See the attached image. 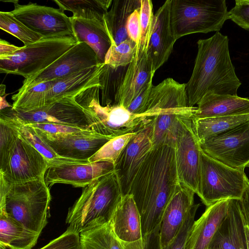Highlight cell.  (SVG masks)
I'll list each match as a JSON object with an SVG mask.
<instances>
[{
    "instance_id": "cell-1",
    "label": "cell",
    "mask_w": 249,
    "mask_h": 249,
    "mask_svg": "<svg viewBox=\"0 0 249 249\" xmlns=\"http://www.w3.org/2000/svg\"><path fill=\"white\" fill-rule=\"evenodd\" d=\"M175 145L154 146L131 184L132 195L139 211L145 244L159 233L166 206L180 182Z\"/></svg>"
},
{
    "instance_id": "cell-2",
    "label": "cell",
    "mask_w": 249,
    "mask_h": 249,
    "mask_svg": "<svg viewBox=\"0 0 249 249\" xmlns=\"http://www.w3.org/2000/svg\"><path fill=\"white\" fill-rule=\"evenodd\" d=\"M229 38L219 32L199 39L192 75L186 83L189 107L198 104L208 93L237 95L241 82L235 72L229 48Z\"/></svg>"
},
{
    "instance_id": "cell-3",
    "label": "cell",
    "mask_w": 249,
    "mask_h": 249,
    "mask_svg": "<svg viewBox=\"0 0 249 249\" xmlns=\"http://www.w3.org/2000/svg\"><path fill=\"white\" fill-rule=\"evenodd\" d=\"M51 200L44 178L14 184L0 178V213L39 235L48 223Z\"/></svg>"
},
{
    "instance_id": "cell-4",
    "label": "cell",
    "mask_w": 249,
    "mask_h": 249,
    "mask_svg": "<svg viewBox=\"0 0 249 249\" xmlns=\"http://www.w3.org/2000/svg\"><path fill=\"white\" fill-rule=\"evenodd\" d=\"M122 196L114 170L85 187L69 208L66 222L79 233L108 223Z\"/></svg>"
},
{
    "instance_id": "cell-5",
    "label": "cell",
    "mask_w": 249,
    "mask_h": 249,
    "mask_svg": "<svg viewBox=\"0 0 249 249\" xmlns=\"http://www.w3.org/2000/svg\"><path fill=\"white\" fill-rule=\"evenodd\" d=\"M196 108L188 106L186 83L167 78L153 86L145 113L155 115L151 123L154 146L175 145L179 118L194 117Z\"/></svg>"
},
{
    "instance_id": "cell-6",
    "label": "cell",
    "mask_w": 249,
    "mask_h": 249,
    "mask_svg": "<svg viewBox=\"0 0 249 249\" xmlns=\"http://www.w3.org/2000/svg\"><path fill=\"white\" fill-rule=\"evenodd\" d=\"M100 87H89L74 97L77 103L92 115L95 122L94 131L114 138L139 132L151 124L154 116L150 113L133 114L120 105H101L99 100Z\"/></svg>"
},
{
    "instance_id": "cell-7",
    "label": "cell",
    "mask_w": 249,
    "mask_h": 249,
    "mask_svg": "<svg viewBox=\"0 0 249 249\" xmlns=\"http://www.w3.org/2000/svg\"><path fill=\"white\" fill-rule=\"evenodd\" d=\"M77 43L71 36L43 37L12 54L0 56V72L28 79L44 70Z\"/></svg>"
},
{
    "instance_id": "cell-8",
    "label": "cell",
    "mask_w": 249,
    "mask_h": 249,
    "mask_svg": "<svg viewBox=\"0 0 249 249\" xmlns=\"http://www.w3.org/2000/svg\"><path fill=\"white\" fill-rule=\"evenodd\" d=\"M176 40L195 33L219 32L228 19L225 0H171Z\"/></svg>"
},
{
    "instance_id": "cell-9",
    "label": "cell",
    "mask_w": 249,
    "mask_h": 249,
    "mask_svg": "<svg viewBox=\"0 0 249 249\" xmlns=\"http://www.w3.org/2000/svg\"><path fill=\"white\" fill-rule=\"evenodd\" d=\"M244 169L230 167L201 149L197 195L206 207L223 200H240L245 187Z\"/></svg>"
},
{
    "instance_id": "cell-10",
    "label": "cell",
    "mask_w": 249,
    "mask_h": 249,
    "mask_svg": "<svg viewBox=\"0 0 249 249\" xmlns=\"http://www.w3.org/2000/svg\"><path fill=\"white\" fill-rule=\"evenodd\" d=\"M50 166L46 158L17 132L12 142L0 151V178L9 184L44 178Z\"/></svg>"
},
{
    "instance_id": "cell-11",
    "label": "cell",
    "mask_w": 249,
    "mask_h": 249,
    "mask_svg": "<svg viewBox=\"0 0 249 249\" xmlns=\"http://www.w3.org/2000/svg\"><path fill=\"white\" fill-rule=\"evenodd\" d=\"M193 118L182 116L179 118L175 148L179 181L197 195L201 148L195 131Z\"/></svg>"
},
{
    "instance_id": "cell-12",
    "label": "cell",
    "mask_w": 249,
    "mask_h": 249,
    "mask_svg": "<svg viewBox=\"0 0 249 249\" xmlns=\"http://www.w3.org/2000/svg\"><path fill=\"white\" fill-rule=\"evenodd\" d=\"M14 17L43 38L74 37L71 17L59 9L29 2L21 5L12 0Z\"/></svg>"
},
{
    "instance_id": "cell-13",
    "label": "cell",
    "mask_w": 249,
    "mask_h": 249,
    "mask_svg": "<svg viewBox=\"0 0 249 249\" xmlns=\"http://www.w3.org/2000/svg\"><path fill=\"white\" fill-rule=\"evenodd\" d=\"M199 143L212 158L233 168L245 169L249 164V120Z\"/></svg>"
},
{
    "instance_id": "cell-14",
    "label": "cell",
    "mask_w": 249,
    "mask_h": 249,
    "mask_svg": "<svg viewBox=\"0 0 249 249\" xmlns=\"http://www.w3.org/2000/svg\"><path fill=\"white\" fill-rule=\"evenodd\" d=\"M74 97H65L29 112H17L12 107L11 109L25 124H55L93 130L95 122L92 115L77 103Z\"/></svg>"
},
{
    "instance_id": "cell-15",
    "label": "cell",
    "mask_w": 249,
    "mask_h": 249,
    "mask_svg": "<svg viewBox=\"0 0 249 249\" xmlns=\"http://www.w3.org/2000/svg\"><path fill=\"white\" fill-rule=\"evenodd\" d=\"M100 64L96 53L85 42H77L44 70L25 79L18 92Z\"/></svg>"
},
{
    "instance_id": "cell-16",
    "label": "cell",
    "mask_w": 249,
    "mask_h": 249,
    "mask_svg": "<svg viewBox=\"0 0 249 249\" xmlns=\"http://www.w3.org/2000/svg\"><path fill=\"white\" fill-rule=\"evenodd\" d=\"M34 130L58 156L76 160H88L113 139L91 130L55 135Z\"/></svg>"
},
{
    "instance_id": "cell-17",
    "label": "cell",
    "mask_w": 249,
    "mask_h": 249,
    "mask_svg": "<svg viewBox=\"0 0 249 249\" xmlns=\"http://www.w3.org/2000/svg\"><path fill=\"white\" fill-rule=\"evenodd\" d=\"M154 147L151 124L132 137L114 164L123 196L129 194L133 179Z\"/></svg>"
},
{
    "instance_id": "cell-18",
    "label": "cell",
    "mask_w": 249,
    "mask_h": 249,
    "mask_svg": "<svg viewBox=\"0 0 249 249\" xmlns=\"http://www.w3.org/2000/svg\"><path fill=\"white\" fill-rule=\"evenodd\" d=\"M171 8V0H167L154 15L150 37L144 47L155 73L168 60L177 40Z\"/></svg>"
},
{
    "instance_id": "cell-19",
    "label": "cell",
    "mask_w": 249,
    "mask_h": 249,
    "mask_svg": "<svg viewBox=\"0 0 249 249\" xmlns=\"http://www.w3.org/2000/svg\"><path fill=\"white\" fill-rule=\"evenodd\" d=\"M110 224L123 249H145L141 216L132 195L122 196Z\"/></svg>"
},
{
    "instance_id": "cell-20",
    "label": "cell",
    "mask_w": 249,
    "mask_h": 249,
    "mask_svg": "<svg viewBox=\"0 0 249 249\" xmlns=\"http://www.w3.org/2000/svg\"><path fill=\"white\" fill-rule=\"evenodd\" d=\"M114 170V164L106 161L88 163H64L50 166L44 176L48 186L65 183L85 187Z\"/></svg>"
},
{
    "instance_id": "cell-21",
    "label": "cell",
    "mask_w": 249,
    "mask_h": 249,
    "mask_svg": "<svg viewBox=\"0 0 249 249\" xmlns=\"http://www.w3.org/2000/svg\"><path fill=\"white\" fill-rule=\"evenodd\" d=\"M154 74L145 49L139 43L133 59L116 88L114 104L126 108L141 90L152 81Z\"/></svg>"
},
{
    "instance_id": "cell-22",
    "label": "cell",
    "mask_w": 249,
    "mask_h": 249,
    "mask_svg": "<svg viewBox=\"0 0 249 249\" xmlns=\"http://www.w3.org/2000/svg\"><path fill=\"white\" fill-rule=\"evenodd\" d=\"M195 193L179 183L168 203L159 233V249H163L175 237L189 211L195 205Z\"/></svg>"
},
{
    "instance_id": "cell-23",
    "label": "cell",
    "mask_w": 249,
    "mask_h": 249,
    "mask_svg": "<svg viewBox=\"0 0 249 249\" xmlns=\"http://www.w3.org/2000/svg\"><path fill=\"white\" fill-rule=\"evenodd\" d=\"M230 199L217 201L207 206L195 221L185 249H206L226 216Z\"/></svg>"
},
{
    "instance_id": "cell-24",
    "label": "cell",
    "mask_w": 249,
    "mask_h": 249,
    "mask_svg": "<svg viewBox=\"0 0 249 249\" xmlns=\"http://www.w3.org/2000/svg\"><path fill=\"white\" fill-rule=\"evenodd\" d=\"M246 225L239 200L230 199L227 213L210 245L221 249H248Z\"/></svg>"
},
{
    "instance_id": "cell-25",
    "label": "cell",
    "mask_w": 249,
    "mask_h": 249,
    "mask_svg": "<svg viewBox=\"0 0 249 249\" xmlns=\"http://www.w3.org/2000/svg\"><path fill=\"white\" fill-rule=\"evenodd\" d=\"M105 63L100 64L55 79L47 94L46 106L65 97H75L89 87L101 86L100 78Z\"/></svg>"
},
{
    "instance_id": "cell-26",
    "label": "cell",
    "mask_w": 249,
    "mask_h": 249,
    "mask_svg": "<svg viewBox=\"0 0 249 249\" xmlns=\"http://www.w3.org/2000/svg\"><path fill=\"white\" fill-rule=\"evenodd\" d=\"M249 114V99L231 95L207 93L199 101L194 118Z\"/></svg>"
},
{
    "instance_id": "cell-27",
    "label": "cell",
    "mask_w": 249,
    "mask_h": 249,
    "mask_svg": "<svg viewBox=\"0 0 249 249\" xmlns=\"http://www.w3.org/2000/svg\"><path fill=\"white\" fill-rule=\"evenodd\" d=\"M71 18L74 37L77 42L87 44L96 53L100 63H104L111 41L104 20Z\"/></svg>"
},
{
    "instance_id": "cell-28",
    "label": "cell",
    "mask_w": 249,
    "mask_h": 249,
    "mask_svg": "<svg viewBox=\"0 0 249 249\" xmlns=\"http://www.w3.org/2000/svg\"><path fill=\"white\" fill-rule=\"evenodd\" d=\"M11 108L0 110V120L13 128L18 135L41 153L48 160L50 166L64 163H88V160L68 159L58 156L38 135L34 129L24 124L12 113Z\"/></svg>"
},
{
    "instance_id": "cell-29",
    "label": "cell",
    "mask_w": 249,
    "mask_h": 249,
    "mask_svg": "<svg viewBox=\"0 0 249 249\" xmlns=\"http://www.w3.org/2000/svg\"><path fill=\"white\" fill-rule=\"evenodd\" d=\"M141 7V0H115L105 14L104 21L111 41L117 46L129 38L126 25L129 16Z\"/></svg>"
},
{
    "instance_id": "cell-30",
    "label": "cell",
    "mask_w": 249,
    "mask_h": 249,
    "mask_svg": "<svg viewBox=\"0 0 249 249\" xmlns=\"http://www.w3.org/2000/svg\"><path fill=\"white\" fill-rule=\"evenodd\" d=\"M39 236L6 214L0 213V247L9 249H32Z\"/></svg>"
},
{
    "instance_id": "cell-31",
    "label": "cell",
    "mask_w": 249,
    "mask_h": 249,
    "mask_svg": "<svg viewBox=\"0 0 249 249\" xmlns=\"http://www.w3.org/2000/svg\"><path fill=\"white\" fill-rule=\"evenodd\" d=\"M249 120V114L201 119L193 118L196 134L200 142L217 136Z\"/></svg>"
},
{
    "instance_id": "cell-32",
    "label": "cell",
    "mask_w": 249,
    "mask_h": 249,
    "mask_svg": "<svg viewBox=\"0 0 249 249\" xmlns=\"http://www.w3.org/2000/svg\"><path fill=\"white\" fill-rule=\"evenodd\" d=\"M62 12L70 11L72 17L87 19L104 20L105 14L110 7L112 0H54Z\"/></svg>"
},
{
    "instance_id": "cell-33",
    "label": "cell",
    "mask_w": 249,
    "mask_h": 249,
    "mask_svg": "<svg viewBox=\"0 0 249 249\" xmlns=\"http://www.w3.org/2000/svg\"><path fill=\"white\" fill-rule=\"evenodd\" d=\"M55 80V79H54ZM54 80L40 83L12 96V109L17 112H29L46 106V96Z\"/></svg>"
},
{
    "instance_id": "cell-34",
    "label": "cell",
    "mask_w": 249,
    "mask_h": 249,
    "mask_svg": "<svg viewBox=\"0 0 249 249\" xmlns=\"http://www.w3.org/2000/svg\"><path fill=\"white\" fill-rule=\"evenodd\" d=\"M81 249H123L110 222L80 233Z\"/></svg>"
},
{
    "instance_id": "cell-35",
    "label": "cell",
    "mask_w": 249,
    "mask_h": 249,
    "mask_svg": "<svg viewBox=\"0 0 249 249\" xmlns=\"http://www.w3.org/2000/svg\"><path fill=\"white\" fill-rule=\"evenodd\" d=\"M0 28L21 40L24 45L35 43L43 37L17 19L11 12H0Z\"/></svg>"
},
{
    "instance_id": "cell-36",
    "label": "cell",
    "mask_w": 249,
    "mask_h": 249,
    "mask_svg": "<svg viewBox=\"0 0 249 249\" xmlns=\"http://www.w3.org/2000/svg\"><path fill=\"white\" fill-rule=\"evenodd\" d=\"M137 44L128 38L117 46H111L105 60V64L116 70L128 65L132 61Z\"/></svg>"
},
{
    "instance_id": "cell-37",
    "label": "cell",
    "mask_w": 249,
    "mask_h": 249,
    "mask_svg": "<svg viewBox=\"0 0 249 249\" xmlns=\"http://www.w3.org/2000/svg\"><path fill=\"white\" fill-rule=\"evenodd\" d=\"M135 133H129L111 139L89 159V161H106L114 164L123 150Z\"/></svg>"
},
{
    "instance_id": "cell-38",
    "label": "cell",
    "mask_w": 249,
    "mask_h": 249,
    "mask_svg": "<svg viewBox=\"0 0 249 249\" xmlns=\"http://www.w3.org/2000/svg\"><path fill=\"white\" fill-rule=\"evenodd\" d=\"M200 205V204H195L175 237L163 249H185L187 240L195 221L196 213Z\"/></svg>"
},
{
    "instance_id": "cell-39",
    "label": "cell",
    "mask_w": 249,
    "mask_h": 249,
    "mask_svg": "<svg viewBox=\"0 0 249 249\" xmlns=\"http://www.w3.org/2000/svg\"><path fill=\"white\" fill-rule=\"evenodd\" d=\"M153 17L152 1L151 0H141L140 11L141 36L139 44L144 49L150 37Z\"/></svg>"
},
{
    "instance_id": "cell-40",
    "label": "cell",
    "mask_w": 249,
    "mask_h": 249,
    "mask_svg": "<svg viewBox=\"0 0 249 249\" xmlns=\"http://www.w3.org/2000/svg\"><path fill=\"white\" fill-rule=\"evenodd\" d=\"M39 249H81L80 233L68 227L61 235Z\"/></svg>"
},
{
    "instance_id": "cell-41",
    "label": "cell",
    "mask_w": 249,
    "mask_h": 249,
    "mask_svg": "<svg viewBox=\"0 0 249 249\" xmlns=\"http://www.w3.org/2000/svg\"><path fill=\"white\" fill-rule=\"evenodd\" d=\"M229 19L249 31V0H236L234 7L228 11Z\"/></svg>"
},
{
    "instance_id": "cell-42",
    "label": "cell",
    "mask_w": 249,
    "mask_h": 249,
    "mask_svg": "<svg viewBox=\"0 0 249 249\" xmlns=\"http://www.w3.org/2000/svg\"><path fill=\"white\" fill-rule=\"evenodd\" d=\"M153 86L152 81L150 82L133 99L126 108L130 113L136 115H141L145 113Z\"/></svg>"
},
{
    "instance_id": "cell-43",
    "label": "cell",
    "mask_w": 249,
    "mask_h": 249,
    "mask_svg": "<svg viewBox=\"0 0 249 249\" xmlns=\"http://www.w3.org/2000/svg\"><path fill=\"white\" fill-rule=\"evenodd\" d=\"M26 124L35 129L51 135L72 133L85 130L72 126L55 124L37 123Z\"/></svg>"
},
{
    "instance_id": "cell-44",
    "label": "cell",
    "mask_w": 249,
    "mask_h": 249,
    "mask_svg": "<svg viewBox=\"0 0 249 249\" xmlns=\"http://www.w3.org/2000/svg\"><path fill=\"white\" fill-rule=\"evenodd\" d=\"M140 11V8L137 9L129 16L126 25L129 38L137 44L140 42L141 36Z\"/></svg>"
},
{
    "instance_id": "cell-45",
    "label": "cell",
    "mask_w": 249,
    "mask_h": 249,
    "mask_svg": "<svg viewBox=\"0 0 249 249\" xmlns=\"http://www.w3.org/2000/svg\"><path fill=\"white\" fill-rule=\"evenodd\" d=\"M239 201L246 224L249 230V179L247 176L245 189Z\"/></svg>"
},
{
    "instance_id": "cell-46",
    "label": "cell",
    "mask_w": 249,
    "mask_h": 249,
    "mask_svg": "<svg viewBox=\"0 0 249 249\" xmlns=\"http://www.w3.org/2000/svg\"><path fill=\"white\" fill-rule=\"evenodd\" d=\"M21 48V47L15 46L4 40L0 39V56L12 54Z\"/></svg>"
},
{
    "instance_id": "cell-47",
    "label": "cell",
    "mask_w": 249,
    "mask_h": 249,
    "mask_svg": "<svg viewBox=\"0 0 249 249\" xmlns=\"http://www.w3.org/2000/svg\"><path fill=\"white\" fill-rule=\"evenodd\" d=\"M245 229H246V236H247L248 249H249V230L246 225L245 226Z\"/></svg>"
},
{
    "instance_id": "cell-48",
    "label": "cell",
    "mask_w": 249,
    "mask_h": 249,
    "mask_svg": "<svg viewBox=\"0 0 249 249\" xmlns=\"http://www.w3.org/2000/svg\"><path fill=\"white\" fill-rule=\"evenodd\" d=\"M206 249H221L218 246L210 245Z\"/></svg>"
},
{
    "instance_id": "cell-49",
    "label": "cell",
    "mask_w": 249,
    "mask_h": 249,
    "mask_svg": "<svg viewBox=\"0 0 249 249\" xmlns=\"http://www.w3.org/2000/svg\"><path fill=\"white\" fill-rule=\"evenodd\" d=\"M0 249H6V248L0 247Z\"/></svg>"
}]
</instances>
